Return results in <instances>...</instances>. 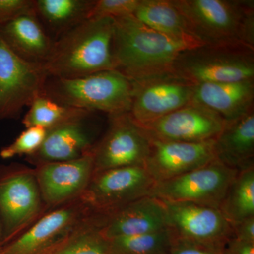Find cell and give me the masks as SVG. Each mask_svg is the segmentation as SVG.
<instances>
[{
    "label": "cell",
    "mask_w": 254,
    "mask_h": 254,
    "mask_svg": "<svg viewBox=\"0 0 254 254\" xmlns=\"http://www.w3.org/2000/svg\"><path fill=\"white\" fill-rule=\"evenodd\" d=\"M152 29L133 15L114 19L113 55L115 70L136 81L170 73L182 52L203 46Z\"/></svg>",
    "instance_id": "1"
},
{
    "label": "cell",
    "mask_w": 254,
    "mask_h": 254,
    "mask_svg": "<svg viewBox=\"0 0 254 254\" xmlns=\"http://www.w3.org/2000/svg\"><path fill=\"white\" fill-rule=\"evenodd\" d=\"M114 19L90 18L55 42L44 66L48 76L75 78L115 70L113 55Z\"/></svg>",
    "instance_id": "2"
},
{
    "label": "cell",
    "mask_w": 254,
    "mask_h": 254,
    "mask_svg": "<svg viewBox=\"0 0 254 254\" xmlns=\"http://www.w3.org/2000/svg\"><path fill=\"white\" fill-rule=\"evenodd\" d=\"M192 35L204 45L254 48V0H173Z\"/></svg>",
    "instance_id": "3"
},
{
    "label": "cell",
    "mask_w": 254,
    "mask_h": 254,
    "mask_svg": "<svg viewBox=\"0 0 254 254\" xmlns=\"http://www.w3.org/2000/svg\"><path fill=\"white\" fill-rule=\"evenodd\" d=\"M132 91L128 78L108 70L75 78L48 76L43 95L65 106L110 116L129 112Z\"/></svg>",
    "instance_id": "4"
},
{
    "label": "cell",
    "mask_w": 254,
    "mask_h": 254,
    "mask_svg": "<svg viewBox=\"0 0 254 254\" xmlns=\"http://www.w3.org/2000/svg\"><path fill=\"white\" fill-rule=\"evenodd\" d=\"M170 73L193 85L254 80V48L203 45L182 52Z\"/></svg>",
    "instance_id": "5"
},
{
    "label": "cell",
    "mask_w": 254,
    "mask_h": 254,
    "mask_svg": "<svg viewBox=\"0 0 254 254\" xmlns=\"http://www.w3.org/2000/svg\"><path fill=\"white\" fill-rule=\"evenodd\" d=\"M49 210L43 201L34 168L18 163L0 165V217L4 226V245Z\"/></svg>",
    "instance_id": "6"
},
{
    "label": "cell",
    "mask_w": 254,
    "mask_h": 254,
    "mask_svg": "<svg viewBox=\"0 0 254 254\" xmlns=\"http://www.w3.org/2000/svg\"><path fill=\"white\" fill-rule=\"evenodd\" d=\"M94 212L81 197L47 212L0 254H50L69 238Z\"/></svg>",
    "instance_id": "7"
},
{
    "label": "cell",
    "mask_w": 254,
    "mask_h": 254,
    "mask_svg": "<svg viewBox=\"0 0 254 254\" xmlns=\"http://www.w3.org/2000/svg\"><path fill=\"white\" fill-rule=\"evenodd\" d=\"M237 173L215 159L180 176L155 182L150 195L163 202L193 203L219 208Z\"/></svg>",
    "instance_id": "8"
},
{
    "label": "cell",
    "mask_w": 254,
    "mask_h": 254,
    "mask_svg": "<svg viewBox=\"0 0 254 254\" xmlns=\"http://www.w3.org/2000/svg\"><path fill=\"white\" fill-rule=\"evenodd\" d=\"M155 184L144 165L108 169L93 173L81 198L95 213L108 215L150 195Z\"/></svg>",
    "instance_id": "9"
},
{
    "label": "cell",
    "mask_w": 254,
    "mask_h": 254,
    "mask_svg": "<svg viewBox=\"0 0 254 254\" xmlns=\"http://www.w3.org/2000/svg\"><path fill=\"white\" fill-rule=\"evenodd\" d=\"M108 126L93 150L94 172L144 165L151 138L129 113L108 116ZM93 172V173H94Z\"/></svg>",
    "instance_id": "10"
},
{
    "label": "cell",
    "mask_w": 254,
    "mask_h": 254,
    "mask_svg": "<svg viewBox=\"0 0 254 254\" xmlns=\"http://www.w3.org/2000/svg\"><path fill=\"white\" fill-rule=\"evenodd\" d=\"M44 67L15 54L0 36V120H16L43 94L48 77Z\"/></svg>",
    "instance_id": "11"
},
{
    "label": "cell",
    "mask_w": 254,
    "mask_h": 254,
    "mask_svg": "<svg viewBox=\"0 0 254 254\" xmlns=\"http://www.w3.org/2000/svg\"><path fill=\"white\" fill-rule=\"evenodd\" d=\"M131 83L133 91L128 113L141 127L190 104L195 86L171 73Z\"/></svg>",
    "instance_id": "12"
},
{
    "label": "cell",
    "mask_w": 254,
    "mask_h": 254,
    "mask_svg": "<svg viewBox=\"0 0 254 254\" xmlns=\"http://www.w3.org/2000/svg\"><path fill=\"white\" fill-rule=\"evenodd\" d=\"M167 227L174 238L225 247L233 228L220 209L193 203L164 202Z\"/></svg>",
    "instance_id": "13"
},
{
    "label": "cell",
    "mask_w": 254,
    "mask_h": 254,
    "mask_svg": "<svg viewBox=\"0 0 254 254\" xmlns=\"http://www.w3.org/2000/svg\"><path fill=\"white\" fill-rule=\"evenodd\" d=\"M98 114L91 113L48 128L41 147L25 160L35 168L42 164L68 161L89 154L102 136Z\"/></svg>",
    "instance_id": "14"
},
{
    "label": "cell",
    "mask_w": 254,
    "mask_h": 254,
    "mask_svg": "<svg viewBox=\"0 0 254 254\" xmlns=\"http://www.w3.org/2000/svg\"><path fill=\"white\" fill-rule=\"evenodd\" d=\"M34 170L43 201L51 210L82 196L93 176L94 160L91 152L75 160L42 164Z\"/></svg>",
    "instance_id": "15"
},
{
    "label": "cell",
    "mask_w": 254,
    "mask_h": 254,
    "mask_svg": "<svg viewBox=\"0 0 254 254\" xmlns=\"http://www.w3.org/2000/svg\"><path fill=\"white\" fill-rule=\"evenodd\" d=\"M225 124L216 114L190 103L142 127L155 139L200 143L215 140Z\"/></svg>",
    "instance_id": "16"
},
{
    "label": "cell",
    "mask_w": 254,
    "mask_h": 254,
    "mask_svg": "<svg viewBox=\"0 0 254 254\" xmlns=\"http://www.w3.org/2000/svg\"><path fill=\"white\" fill-rule=\"evenodd\" d=\"M150 138L145 167L155 182L180 176L216 159L214 140L190 143Z\"/></svg>",
    "instance_id": "17"
},
{
    "label": "cell",
    "mask_w": 254,
    "mask_h": 254,
    "mask_svg": "<svg viewBox=\"0 0 254 254\" xmlns=\"http://www.w3.org/2000/svg\"><path fill=\"white\" fill-rule=\"evenodd\" d=\"M167 228L165 203L155 197L147 195L110 215H103L100 232L105 238L110 240Z\"/></svg>",
    "instance_id": "18"
},
{
    "label": "cell",
    "mask_w": 254,
    "mask_h": 254,
    "mask_svg": "<svg viewBox=\"0 0 254 254\" xmlns=\"http://www.w3.org/2000/svg\"><path fill=\"white\" fill-rule=\"evenodd\" d=\"M0 36L21 59L43 67L49 60L55 43L37 17L33 6L0 23Z\"/></svg>",
    "instance_id": "19"
},
{
    "label": "cell",
    "mask_w": 254,
    "mask_h": 254,
    "mask_svg": "<svg viewBox=\"0 0 254 254\" xmlns=\"http://www.w3.org/2000/svg\"><path fill=\"white\" fill-rule=\"evenodd\" d=\"M254 80L195 85L191 100L216 114L225 123L254 110Z\"/></svg>",
    "instance_id": "20"
},
{
    "label": "cell",
    "mask_w": 254,
    "mask_h": 254,
    "mask_svg": "<svg viewBox=\"0 0 254 254\" xmlns=\"http://www.w3.org/2000/svg\"><path fill=\"white\" fill-rule=\"evenodd\" d=\"M214 149L217 160L238 172L254 166V110L225 124Z\"/></svg>",
    "instance_id": "21"
},
{
    "label": "cell",
    "mask_w": 254,
    "mask_h": 254,
    "mask_svg": "<svg viewBox=\"0 0 254 254\" xmlns=\"http://www.w3.org/2000/svg\"><path fill=\"white\" fill-rule=\"evenodd\" d=\"M95 0H33V10L55 42L88 19Z\"/></svg>",
    "instance_id": "22"
},
{
    "label": "cell",
    "mask_w": 254,
    "mask_h": 254,
    "mask_svg": "<svg viewBox=\"0 0 254 254\" xmlns=\"http://www.w3.org/2000/svg\"><path fill=\"white\" fill-rule=\"evenodd\" d=\"M133 16L152 29L172 38L198 41L173 0H140Z\"/></svg>",
    "instance_id": "23"
},
{
    "label": "cell",
    "mask_w": 254,
    "mask_h": 254,
    "mask_svg": "<svg viewBox=\"0 0 254 254\" xmlns=\"http://www.w3.org/2000/svg\"><path fill=\"white\" fill-rule=\"evenodd\" d=\"M219 209L232 225L254 217V166L237 173Z\"/></svg>",
    "instance_id": "24"
},
{
    "label": "cell",
    "mask_w": 254,
    "mask_h": 254,
    "mask_svg": "<svg viewBox=\"0 0 254 254\" xmlns=\"http://www.w3.org/2000/svg\"><path fill=\"white\" fill-rule=\"evenodd\" d=\"M103 215L93 213L63 245L50 254H113L101 232Z\"/></svg>",
    "instance_id": "25"
},
{
    "label": "cell",
    "mask_w": 254,
    "mask_h": 254,
    "mask_svg": "<svg viewBox=\"0 0 254 254\" xmlns=\"http://www.w3.org/2000/svg\"><path fill=\"white\" fill-rule=\"evenodd\" d=\"M91 113L93 112L65 106L41 95L30 105L29 110L23 117L22 124L25 128L41 127L48 129Z\"/></svg>",
    "instance_id": "26"
},
{
    "label": "cell",
    "mask_w": 254,
    "mask_h": 254,
    "mask_svg": "<svg viewBox=\"0 0 254 254\" xmlns=\"http://www.w3.org/2000/svg\"><path fill=\"white\" fill-rule=\"evenodd\" d=\"M174 239L173 234L167 228L108 240L113 254H168Z\"/></svg>",
    "instance_id": "27"
},
{
    "label": "cell",
    "mask_w": 254,
    "mask_h": 254,
    "mask_svg": "<svg viewBox=\"0 0 254 254\" xmlns=\"http://www.w3.org/2000/svg\"><path fill=\"white\" fill-rule=\"evenodd\" d=\"M47 134L46 128L41 127L26 128L9 145L0 150V157L4 160L16 156H30L41 147Z\"/></svg>",
    "instance_id": "28"
},
{
    "label": "cell",
    "mask_w": 254,
    "mask_h": 254,
    "mask_svg": "<svg viewBox=\"0 0 254 254\" xmlns=\"http://www.w3.org/2000/svg\"><path fill=\"white\" fill-rule=\"evenodd\" d=\"M140 0H95L90 18H111L113 19L133 15Z\"/></svg>",
    "instance_id": "29"
},
{
    "label": "cell",
    "mask_w": 254,
    "mask_h": 254,
    "mask_svg": "<svg viewBox=\"0 0 254 254\" xmlns=\"http://www.w3.org/2000/svg\"><path fill=\"white\" fill-rule=\"evenodd\" d=\"M168 254H225V247L174 239Z\"/></svg>",
    "instance_id": "30"
},
{
    "label": "cell",
    "mask_w": 254,
    "mask_h": 254,
    "mask_svg": "<svg viewBox=\"0 0 254 254\" xmlns=\"http://www.w3.org/2000/svg\"><path fill=\"white\" fill-rule=\"evenodd\" d=\"M33 0H0V23L31 9Z\"/></svg>",
    "instance_id": "31"
},
{
    "label": "cell",
    "mask_w": 254,
    "mask_h": 254,
    "mask_svg": "<svg viewBox=\"0 0 254 254\" xmlns=\"http://www.w3.org/2000/svg\"><path fill=\"white\" fill-rule=\"evenodd\" d=\"M234 238L254 243V217L233 224Z\"/></svg>",
    "instance_id": "32"
},
{
    "label": "cell",
    "mask_w": 254,
    "mask_h": 254,
    "mask_svg": "<svg viewBox=\"0 0 254 254\" xmlns=\"http://www.w3.org/2000/svg\"><path fill=\"white\" fill-rule=\"evenodd\" d=\"M225 254H254V243L232 238L225 247Z\"/></svg>",
    "instance_id": "33"
},
{
    "label": "cell",
    "mask_w": 254,
    "mask_h": 254,
    "mask_svg": "<svg viewBox=\"0 0 254 254\" xmlns=\"http://www.w3.org/2000/svg\"><path fill=\"white\" fill-rule=\"evenodd\" d=\"M4 245V232L2 220L0 217V250Z\"/></svg>",
    "instance_id": "34"
}]
</instances>
